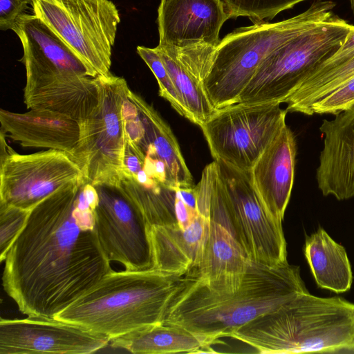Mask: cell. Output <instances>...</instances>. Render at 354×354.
I'll return each mask as SVG.
<instances>
[{"instance_id": "836d02e7", "label": "cell", "mask_w": 354, "mask_h": 354, "mask_svg": "<svg viewBox=\"0 0 354 354\" xmlns=\"http://www.w3.org/2000/svg\"><path fill=\"white\" fill-rule=\"evenodd\" d=\"M175 210L178 225L182 230L187 229L198 214L197 210L188 207L177 195H176Z\"/></svg>"}, {"instance_id": "cb8c5ba5", "label": "cell", "mask_w": 354, "mask_h": 354, "mask_svg": "<svg viewBox=\"0 0 354 354\" xmlns=\"http://www.w3.org/2000/svg\"><path fill=\"white\" fill-rule=\"evenodd\" d=\"M304 254L319 288L337 293L350 289L353 275L345 248L324 229L306 236Z\"/></svg>"}, {"instance_id": "f546056e", "label": "cell", "mask_w": 354, "mask_h": 354, "mask_svg": "<svg viewBox=\"0 0 354 354\" xmlns=\"http://www.w3.org/2000/svg\"><path fill=\"white\" fill-rule=\"evenodd\" d=\"M30 210L0 203V261L5 260L13 242L24 227Z\"/></svg>"}, {"instance_id": "e575fe53", "label": "cell", "mask_w": 354, "mask_h": 354, "mask_svg": "<svg viewBox=\"0 0 354 354\" xmlns=\"http://www.w3.org/2000/svg\"><path fill=\"white\" fill-rule=\"evenodd\" d=\"M175 190L176 195L188 207L197 210V189L196 186L190 187H179Z\"/></svg>"}, {"instance_id": "ac0fdd59", "label": "cell", "mask_w": 354, "mask_h": 354, "mask_svg": "<svg viewBox=\"0 0 354 354\" xmlns=\"http://www.w3.org/2000/svg\"><path fill=\"white\" fill-rule=\"evenodd\" d=\"M19 37L26 75L62 73L96 77L80 57L34 14H25L12 30Z\"/></svg>"}, {"instance_id": "52a82bcc", "label": "cell", "mask_w": 354, "mask_h": 354, "mask_svg": "<svg viewBox=\"0 0 354 354\" xmlns=\"http://www.w3.org/2000/svg\"><path fill=\"white\" fill-rule=\"evenodd\" d=\"M353 25L336 14L271 52L237 103H284L301 82L342 46Z\"/></svg>"}, {"instance_id": "d4e9b609", "label": "cell", "mask_w": 354, "mask_h": 354, "mask_svg": "<svg viewBox=\"0 0 354 354\" xmlns=\"http://www.w3.org/2000/svg\"><path fill=\"white\" fill-rule=\"evenodd\" d=\"M155 48L192 117V122L201 127L216 109L209 100L203 82L193 68L185 48L160 44Z\"/></svg>"}, {"instance_id": "7a4b0ae2", "label": "cell", "mask_w": 354, "mask_h": 354, "mask_svg": "<svg viewBox=\"0 0 354 354\" xmlns=\"http://www.w3.org/2000/svg\"><path fill=\"white\" fill-rule=\"evenodd\" d=\"M299 266L272 267L250 261L237 289L218 290L185 274L163 324L180 326L211 347L253 319L307 292Z\"/></svg>"}, {"instance_id": "5bb4252c", "label": "cell", "mask_w": 354, "mask_h": 354, "mask_svg": "<svg viewBox=\"0 0 354 354\" xmlns=\"http://www.w3.org/2000/svg\"><path fill=\"white\" fill-rule=\"evenodd\" d=\"M229 19L222 0H160L157 17L158 44L217 46L221 29Z\"/></svg>"}, {"instance_id": "9c48e42d", "label": "cell", "mask_w": 354, "mask_h": 354, "mask_svg": "<svg viewBox=\"0 0 354 354\" xmlns=\"http://www.w3.org/2000/svg\"><path fill=\"white\" fill-rule=\"evenodd\" d=\"M32 12L95 76L111 74L118 10L111 0H31Z\"/></svg>"}, {"instance_id": "83f0119b", "label": "cell", "mask_w": 354, "mask_h": 354, "mask_svg": "<svg viewBox=\"0 0 354 354\" xmlns=\"http://www.w3.org/2000/svg\"><path fill=\"white\" fill-rule=\"evenodd\" d=\"M231 18L246 17L253 24L268 21L306 0H222Z\"/></svg>"}, {"instance_id": "8992f818", "label": "cell", "mask_w": 354, "mask_h": 354, "mask_svg": "<svg viewBox=\"0 0 354 354\" xmlns=\"http://www.w3.org/2000/svg\"><path fill=\"white\" fill-rule=\"evenodd\" d=\"M336 3L317 0L289 19L238 28L216 47L204 91L216 110L236 104L262 61L274 50L328 19Z\"/></svg>"}, {"instance_id": "ba28073f", "label": "cell", "mask_w": 354, "mask_h": 354, "mask_svg": "<svg viewBox=\"0 0 354 354\" xmlns=\"http://www.w3.org/2000/svg\"><path fill=\"white\" fill-rule=\"evenodd\" d=\"M97 80L98 105L79 122L80 137L71 155L84 183L119 187L125 176L123 106L130 88L123 77L111 73Z\"/></svg>"}, {"instance_id": "603a6c76", "label": "cell", "mask_w": 354, "mask_h": 354, "mask_svg": "<svg viewBox=\"0 0 354 354\" xmlns=\"http://www.w3.org/2000/svg\"><path fill=\"white\" fill-rule=\"evenodd\" d=\"M114 348L133 353H214L199 337L178 326L159 324L142 327L110 341Z\"/></svg>"}, {"instance_id": "8fae6325", "label": "cell", "mask_w": 354, "mask_h": 354, "mask_svg": "<svg viewBox=\"0 0 354 354\" xmlns=\"http://www.w3.org/2000/svg\"><path fill=\"white\" fill-rule=\"evenodd\" d=\"M94 187L95 228L109 260L121 263L126 270L154 269L151 225L140 208L119 187Z\"/></svg>"}, {"instance_id": "5b68a950", "label": "cell", "mask_w": 354, "mask_h": 354, "mask_svg": "<svg viewBox=\"0 0 354 354\" xmlns=\"http://www.w3.org/2000/svg\"><path fill=\"white\" fill-rule=\"evenodd\" d=\"M259 353L354 351V304L308 291L231 335Z\"/></svg>"}, {"instance_id": "44dd1931", "label": "cell", "mask_w": 354, "mask_h": 354, "mask_svg": "<svg viewBox=\"0 0 354 354\" xmlns=\"http://www.w3.org/2000/svg\"><path fill=\"white\" fill-rule=\"evenodd\" d=\"M209 222L198 213L185 230L178 224L151 225L154 270L180 276L194 270L202 254Z\"/></svg>"}, {"instance_id": "d6a6232c", "label": "cell", "mask_w": 354, "mask_h": 354, "mask_svg": "<svg viewBox=\"0 0 354 354\" xmlns=\"http://www.w3.org/2000/svg\"><path fill=\"white\" fill-rule=\"evenodd\" d=\"M354 57V25L339 48L316 70L328 69L337 66Z\"/></svg>"}, {"instance_id": "4316f807", "label": "cell", "mask_w": 354, "mask_h": 354, "mask_svg": "<svg viewBox=\"0 0 354 354\" xmlns=\"http://www.w3.org/2000/svg\"><path fill=\"white\" fill-rule=\"evenodd\" d=\"M119 187L138 205L151 226L178 224L176 190L162 184L148 187L129 176L122 179Z\"/></svg>"}, {"instance_id": "4dcf8cb0", "label": "cell", "mask_w": 354, "mask_h": 354, "mask_svg": "<svg viewBox=\"0 0 354 354\" xmlns=\"http://www.w3.org/2000/svg\"><path fill=\"white\" fill-rule=\"evenodd\" d=\"M354 105V76L315 102L311 106L314 114L337 115Z\"/></svg>"}, {"instance_id": "2e32d148", "label": "cell", "mask_w": 354, "mask_h": 354, "mask_svg": "<svg viewBox=\"0 0 354 354\" xmlns=\"http://www.w3.org/2000/svg\"><path fill=\"white\" fill-rule=\"evenodd\" d=\"M24 100L28 109H45L81 122L99 103L97 76L62 73L26 75Z\"/></svg>"}, {"instance_id": "4fadbf2b", "label": "cell", "mask_w": 354, "mask_h": 354, "mask_svg": "<svg viewBox=\"0 0 354 354\" xmlns=\"http://www.w3.org/2000/svg\"><path fill=\"white\" fill-rule=\"evenodd\" d=\"M110 339L55 318L0 319V354H88Z\"/></svg>"}, {"instance_id": "6da1fadb", "label": "cell", "mask_w": 354, "mask_h": 354, "mask_svg": "<svg viewBox=\"0 0 354 354\" xmlns=\"http://www.w3.org/2000/svg\"><path fill=\"white\" fill-rule=\"evenodd\" d=\"M71 183L31 209L5 258L3 288L28 316L54 318L112 271L93 210Z\"/></svg>"}, {"instance_id": "277c9868", "label": "cell", "mask_w": 354, "mask_h": 354, "mask_svg": "<svg viewBox=\"0 0 354 354\" xmlns=\"http://www.w3.org/2000/svg\"><path fill=\"white\" fill-rule=\"evenodd\" d=\"M196 187L198 213L226 229L248 259L272 267L288 263L281 222L266 208L250 171L214 160Z\"/></svg>"}, {"instance_id": "1f68e13d", "label": "cell", "mask_w": 354, "mask_h": 354, "mask_svg": "<svg viewBox=\"0 0 354 354\" xmlns=\"http://www.w3.org/2000/svg\"><path fill=\"white\" fill-rule=\"evenodd\" d=\"M31 0H0V28L13 30L20 18L26 14Z\"/></svg>"}, {"instance_id": "484cf974", "label": "cell", "mask_w": 354, "mask_h": 354, "mask_svg": "<svg viewBox=\"0 0 354 354\" xmlns=\"http://www.w3.org/2000/svg\"><path fill=\"white\" fill-rule=\"evenodd\" d=\"M353 76L354 57L331 68L314 71L287 97L286 111L310 115L315 102Z\"/></svg>"}, {"instance_id": "ffe728a7", "label": "cell", "mask_w": 354, "mask_h": 354, "mask_svg": "<svg viewBox=\"0 0 354 354\" xmlns=\"http://www.w3.org/2000/svg\"><path fill=\"white\" fill-rule=\"evenodd\" d=\"M209 221L199 262L191 272L213 289H237L251 260L226 229Z\"/></svg>"}, {"instance_id": "d6986e66", "label": "cell", "mask_w": 354, "mask_h": 354, "mask_svg": "<svg viewBox=\"0 0 354 354\" xmlns=\"http://www.w3.org/2000/svg\"><path fill=\"white\" fill-rule=\"evenodd\" d=\"M1 133L24 147L48 148L69 153L80 137V122L45 109L18 113L0 110Z\"/></svg>"}, {"instance_id": "f1b7e54d", "label": "cell", "mask_w": 354, "mask_h": 354, "mask_svg": "<svg viewBox=\"0 0 354 354\" xmlns=\"http://www.w3.org/2000/svg\"><path fill=\"white\" fill-rule=\"evenodd\" d=\"M137 53L153 73L158 84L159 95L167 100L180 115L192 122V117L182 102L156 49L138 46Z\"/></svg>"}, {"instance_id": "d590c367", "label": "cell", "mask_w": 354, "mask_h": 354, "mask_svg": "<svg viewBox=\"0 0 354 354\" xmlns=\"http://www.w3.org/2000/svg\"><path fill=\"white\" fill-rule=\"evenodd\" d=\"M351 9L354 15V0H349Z\"/></svg>"}, {"instance_id": "3957f363", "label": "cell", "mask_w": 354, "mask_h": 354, "mask_svg": "<svg viewBox=\"0 0 354 354\" xmlns=\"http://www.w3.org/2000/svg\"><path fill=\"white\" fill-rule=\"evenodd\" d=\"M185 276L154 269L112 270L54 318L110 340L142 327L163 324Z\"/></svg>"}, {"instance_id": "30bf717a", "label": "cell", "mask_w": 354, "mask_h": 354, "mask_svg": "<svg viewBox=\"0 0 354 354\" xmlns=\"http://www.w3.org/2000/svg\"><path fill=\"white\" fill-rule=\"evenodd\" d=\"M287 113L279 103H236L216 109L200 127L214 160L250 171Z\"/></svg>"}, {"instance_id": "7402d4cb", "label": "cell", "mask_w": 354, "mask_h": 354, "mask_svg": "<svg viewBox=\"0 0 354 354\" xmlns=\"http://www.w3.org/2000/svg\"><path fill=\"white\" fill-rule=\"evenodd\" d=\"M129 97L136 105L143 126L141 140L138 144H133L145 156L157 159L165 165L167 187L174 190L179 187H194L192 174L169 126L139 95L130 90Z\"/></svg>"}, {"instance_id": "9a60e30c", "label": "cell", "mask_w": 354, "mask_h": 354, "mask_svg": "<svg viewBox=\"0 0 354 354\" xmlns=\"http://www.w3.org/2000/svg\"><path fill=\"white\" fill-rule=\"evenodd\" d=\"M319 131L324 142L316 169L319 189L339 201L354 197V105L323 120Z\"/></svg>"}, {"instance_id": "7c38bea8", "label": "cell", "mask_w": 354, "mask_h": 354, "mask_svg": "<svg viewBox=\"0 0 354 354\" xmlns=\"http://www.w3.org/2000/svg\"><path fill=\"white\" fill-rule=\"evenodd\" d=\"M0 135V203L31 210L64 186L82 180V171L69 153L48 149L19 154Z\"/></svg>"}, {"instance_id": "e0dca14e", "label": "cell", "mask_w": 354, "mask_h": 354, "mask_svg": "<svg viewBox=\"0 0 354 354\" xmlns=\"http://www.w3.org/2000/svg\"><path fill=\"white\" fill-rule=\"evenodd\" d=\"M297 144L286 123L257 160L251 179L266 208L282 222L295 178Z\"/></svg>"}]
</instances>
